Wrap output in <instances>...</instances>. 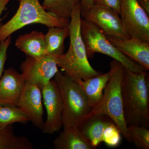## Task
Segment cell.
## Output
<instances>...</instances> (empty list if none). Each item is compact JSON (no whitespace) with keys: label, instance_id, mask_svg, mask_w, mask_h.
<instances>
[{"label":"cell","instance_id":"cell-14","mask_svg":"<svg viewBox=\"0 0 149 149\" xmlns=\"http://www.w3.org/2000/svg\"><path fill=\"white\" fill-rule=\"evenodd\" d=\"M113 123L114 122L105 115H96L83 118L77 127L85 139L96 148L102 142L105 129Z\"/></svg>","mask_w":149,"mask_h":149},{"label":"cell","instance_id":"cell-26","mask_svg":"<svg viewBox=\"0 0 149 149\" xmlns=\"http://www.w3.org/2000/svg\"><path fill=\"white\" fill-rule=\"evenodd\" d=\"M94 5V0H80L81 14L87 11Z\"/></svg>","mask_w":149,"mask_h":149},{"label":"cell","instance_id":"cell-9","mask_svg":"<svg viewBox=\"0 0 149 149\" xmlns=\"http://www.w3.org/2000/svg\"><path fill=\"white\" fill-rule=\"evenodd\" d=\"M120 15L130 37L149 43V15L137 0H121Z\"/></svg>","mask_w":149,"mask_h":149},{"label":"cell","instance_id":"cell-4","mask_svg":"<svg viewBox=\"0 0 149 149\" xmlns=\"http://www.w3.org/2000/svg\"><path fill=\"white\" fill-rule=\"evenodd\" d=\"M70 19L59 18L46 11L39 0H20L18 10L11 18L0 25V43L26 25L40 24L49 28L68 27Z\"/></svg>","mask_w":149,"mask_h":149},{"label":"cell","instance_id":"cell-18","mask_svg":"<svg viewBox=\"0 0 149 149\" xmlns=\"http://www.w3.org/2000/svg\"><path fill=\"white\" fill-rule=\"evenodd\" d=\"M68 27H49L47 33L45 35L48 54L57 56L63 53L64 42L67 37H69Z\"/></svg>","mask_w":149,"mask_h":149},{"label":"cell","instance_id":"cell-24","mask_svg":"<svg viewBox=\"0 0 149 149\" xmlns=\"http://www.w3.org/2000/svg\"><path fill=\"white\" fill-rule=\"evenodd\" d=\"M11 37L9 36L6 39L0 43V78L4 71L5 64L7 56V51L11 43Z\"/></svg>","mask_w":149,"mask_h":149},{"label":"cell","instance_id":"cell-8","mask_svg":"<svg viewBox=\"0 0 149 149\" xmlns=\"http://www.w3.org/2000/svg\"><path fill=\"white\" fill-rule=\"evenodd\" d=\"M20 68L25 83L36 85L41 90L58 71L56 56L48 54L39 59L27 56Z\"/></svg>","mask_w":149,"mask_h":149},{"label":"cell","instance_id":"cell-20","mask_svg":"<svg viewBox=\"0 0 149 149\" xmlns=\"http://www.w3.org/2000/svg\"><path fill=\"white\" fill-rule=\"evenodd\" d=\"M79 3L80 0H44L42 6L53 16L70 19L73 8Z\"/></svg>","mask_w":149,"mask_h":149},{"label":"cell","instance_id":"cell-12","mask_svg":"<svg viewBox=\"0 0 149 149\" xmlns=\"http://www.w3.org/2000/svg\"><path fill=\"white\" fill-rule=\"evenodd\" d=\"M108 40L128 58L149 69V43L136 37L120 39L106 35Z\"/></svg>","mask_w":149,"mask_h":149},{"label":"cell","instance_id":"cell-29","mask_svg":"<svg viewBox=\"0 0 149 149\" xmlns=\"http://www.w3.org/2000/svg\"><path fill=\"white\" fill-rule=\"evenodd\" d=\"M17 1H18L19 2H20V0H17Z\"/></svg>","mask_w":149,"mask_h":149},{"label":"cell","instance_id":"cell-10","mask_svg":"<svg viewBox=\"0 0 149 149\" xmlns=\"http://www.w3.org/2000/svg\"><path fill=\"white\" fill-rule=\"evenodd\" d=\"M47 118L42 130L43 133L52 134L58 132L63 125V107L60 92L54 80L51 81L41 90Z\"/></svg>","mask_w":149,"mask_h":149},{"label":"cell","instance_id":"cell-11","mask_svg":"<svg viewBox=\"0 0 149 149\" xmlns=\"http://www.w3.org/2000/svg\"><path fill=\"white\" fill-rule=\"evenodd\" d=\"M17 106L26 115L35 127L42 129L43 107L42 91L36 85L25 83Z\"/></svg>","mask_w":149,"mask_h":149},{"label":"cell","instance_id":"cell-13","mask_svg":"<svg viewBox=\"0 0 149 149\" xmlns=\"http://www.w3.org/2000/svg\"><path fill=\"white\" fill-rule=\"evenodd\" d=\"M25 84L22 74L14 68L4 70L0 78V104L17 106Z\"/></svg>","mask_w":149,"mask_h":149},{"label":"cell","instance_id":"cell-17","mask_svg":"<svg viewBox=\"0 0 149 149\" xmlns=\"http://www.w3.org/2000/svg\"><path fill=\"white\" fill-rule=\"evenodd\" d=\"M112 70L104 74H101L86 80L77 81L84 91L88 98L91 109L100 102L103 95V91L109 81Z\"/></svg>","mask_w":149,"mask_h":149},{"label":"cell","instance_id":"cell-16","mask_svg":"<svg viewBox=\"0 0 149 149\" xmlns=\"http://www.w3.org/2000/svg\"><path fill=\"white\" fill-rule=\"evenodd\" d=\"M55 149H94L77 126L71 125L64 129L54 141Z\"/></svg>","mask_w":149,"mask_h":149},{"label":"cell","instance_id":"cell-7","mask_svg":"<svg viewBox=\"0 0 149 149\" xmlns=\"http://www.w3.org/2000/svg\"><path fill=\"white\" fill-rule=\"evenodd\" d=\"M81 17L95 24L106 35L120 39L130 37L120 15L111 9L93 5Z\"/></svg>","mask_w":149,"mask_h":149},{"label":"cell","instance_id":"cell-6","mask_svg":"<svg viewBox=\"0 0 149 149\" xmlns=\"http://www.w3.org/2000/svg\"><path fill=\"white\" fill-rule=\"evenodd\" d=\"M80 32L88 58L96 53L106 55L120 62L126 69L134 72L147 71L145 68L132 60L108 40L106 35L95 24L81 17Z\"/></svg>","mask_w":149,"mask_h":149},{"label":"cell","instance_id":"cell-2","mask_svg":"<svg viewBox=\"0 0 149 149\" xmlns=\"http://www.w3.org/2000/svg\"><path fill=\"white\" fill-rule=\"evenodd\" d=\"M80 3L72 10L68 27L70 43L66 53L56 56L58 66L74 80H86L101 74L91 66L80 32Z\"/></svg>","mask_w":149,"mask_h":149},{"label":"cell","instance_id":"cell-3","mask_svg":"<svg viewBox=\"0 0 149 149\" xmlns=\"http://www.w3.org/2000/svg\"><path fill=\"white\" fill-rule=\"evenodd\" d=\"M110 66L112 74L104 89L102 100L83 118L96 115H107L117 125L125 140L132 143L128 125L124 119L123 107L121 84L124 67L115 59L111 62Z\"/></svg>","mask_w":149,"mask_h":149},{"label":"cell","instance_id":"cell-23","mask_svg":"<svg viewBox=\"0 0 149 149\" xmlns=\"http://www.w3.org/2000/svg\"><path fill=\"white\" fill-rule=\"evenodd\" d=\"M121 132L114 123L107 126L104 131L102 142L111 148H116L121 142Z\"/></svg>","mask_w":149,"mask_h":149},{"label":"cell","instance_id":"cell-19","mask_svg":"<svg viewBox=\"0 0 149 149\" xmlns=\"http://www.w3.org/2000/svg\"><path fill=\"white\" fill-rule=\"evenodd\" d=\"M33 144L24 136H17L13 124L0 128V149H32Z\"/></svg>","mask_w":149,"mask_h":149},{"label":"cell","instance_id":"cell-28","mask_svg":"<svg viewBox=\"0 0 149 149\" xmlns=\"http://www.w3.org/2000/svg\"><path fill=\"white\" fill-rule=\"evenodd\" d=\"M10 1V0H0V22L1 21V15L5 9L6 6Z\"/></svg>","mask_w":149,"mask_h":149},{"label":"cell","instance_id":"cell-5","mask_svg":"<svg viewBox=\"0 0 149 149\" xmlns=\"http://www.w3.org/2000/svg\"><path fill=\"white\" fill-rule=\"evenodd\" d=\"M54 80L61 95L63 107V130L71 125L78 126L90 111L88 98L77 81L58 71Z\"/></svg>","mask_w":149,"mask_h":149},{"label":"cell","instance_id":"cell-25","mask_svg":"<svg viewBox=\"0 0 149 149\" xmlns=\"http://www.w3.org/2000/svg\"><path fill=\"white\" fill-rule=\"evenodd\" d=\"M94 5L111 9L120 14L121 0H94Z\"/></svg>","mask_w":149,"mask_h":149},{"label":"cell","instance_id":"cell-22","mask_svg":"<svg viewBox=\"0 0 149 149\" xmlns=\"http://www.w3.org/2000/svg\"><path fill=\"white\" fill-rule=\"evenodd\" d=\"M132 143L139 149H149V130L148 128L128 125Z\"/></svg>","mask_w":149,"mask_h":149},{"label":"cell","instance_id":"cell-21","mask_svg":"<svg viewBox=\"0 0 149 149\" xmlns=\"http://www.w3.org/2000/svg\"><path fill=\"white\" fill-rule=\"evenodd\" d=\"M29 121L26 115L16 106L0 104V128L15 123L25 124Z\"/></svg>","mask_w":149,"mask_h":149},{"label":"cell","instance_id":"cell-15","mask_svg":"<svg viewBox=\"0 0 149 149\" xmlns=\"http://www.w3.org/2000/svg\"><path fill=\"white\" fill-rule=\"evenodd\" d=\"M15 46L26 54L36 59L48 55L45 35L41 32L33 31L20 35L16 39Z\"/></svg>","mask_w":149,"mask_h":149},{"label":"cell","instance_id":"cell-27","mask_svg":"<svg viewBox=\"0 0 149 149\" xmlns=\"http://www.w3.org/2000/svg\"><path fill=\"white\" fill-rule=\"evenodd\" d=\"M138 3L149 15V0H137Z\"/></svg>","mask_w":149,"mask_h":149},{"label":"cell","instance_id":"cell-1","mask_svg":"<svg viewBox=\"0 0 149 149\" xmlns=\"http://www.w3.org/2000/svg\"><path fill=\"white\" fill-rule=\"evenodd\" d=\"M148 75L147 71L134 72L124 68L121 93L127 125L149 128Z\"/></svg>","mask_w":149,"mask_h":149}]
</instances>
